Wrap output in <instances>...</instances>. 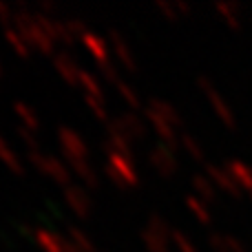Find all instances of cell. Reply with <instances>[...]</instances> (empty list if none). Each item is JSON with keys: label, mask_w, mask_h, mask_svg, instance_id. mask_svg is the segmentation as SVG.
Segmentation results:
<instances>
[{"label": "cell", "mask_w": 252, "mask_h": 252, "mask_svg": "<svg viewBox=\"0 0 252 252\" xmlns=\"http://www.w3.org/2000/svg\"><path fill=\"white\" fill-rule=\"evenodd\" d=\"M16 29L22 33L29 49H38L42 53H51L58 42V20L49 16H29V13H16L13 16Z\"/></svg>", "instance_id": "6da1fadb"}, {"label": "cell", "mask_w": 252, "mask_h": 252, "mask_svg": "<svg viewBox=\"0 0 252 252\" xmlns=\"http://www.w3.org/2000/svg\"><path fill=\"white\" fill-rule=\"evenodd\" d=\"M29 159L42 175H47L49 179H53V182L60 184V186L69 188L71 170L66 164H62V159H58V157H53V155H47V153H40V151L29 153Z\"/></svg>", "instance_id": "7a4b0ae2"}, {"label": "cell", "mask_w": 252, "mask_h": 252, "mask_svg": "<svg viewBox=\"0 0 252 252\" xmlns=\"http://www.w3.org/2000/svg\"><path fill=\"white\" fill-rule=\"evenodd\" d=\"M58 142H60V148H62V155H64V159L71 164V168L78 164H84V161H89V148L87 144H84V139L80 137L78 133H75L73 128H69V126H62L60 130H58Z\"/></svg>", "instance_id": "3957f363"}, {"label": "cell", "mask_w": 252, "mask_h": 252, "mask_svg": "<svg viewBox=\"0 0 252 252\" xmlns=\"http://www.w3.org/2000/svg\"><path fill=\"white\" fill-rule=\"evenodd\" d=\"M33 239L42 248V252H71L69 239H64V237L56 235L51 230H44V228H38L33 232Z\"/></svg>", "instance_id": "277c9868"}, {"label": "cell", "mask_w": 252, "mask_h": 252, "mask_svg": "<svg viewBox=\"0 0 252 252\" xmlns=\"http://www.w3.org/2000/svg\"><path fill=\"white\" fill-rule=\"evenodd\" d=\"M64 199H66V206H69L75 215H80V217H87V215L91 213V197L87 195L84 188L69 186L66 188Z\"/></svg>", "instance_id": "5b68a950"}, {"label": "cell", "mask_w": 252, "mask_h": 252, "mask_svg": "<svg viewBox=\"0 0 252 252\" xmlns=\"http://www.w3.org/2000/svg\"><path fill=\"white\" fill-rule=\"evenodd\" d=\"M53 66H56L58 75H60L64 82L69 84H80V78H82L84 71L78 69V64H75V60L71 56H66V53H60V56L53 60Z\"/></svg>", "instance_id": "8992f818"}, {"label": "cell", "mask_w": 252, "mask_h": 252, "mask_svg": "<svg viewBox=\"0 0 252 252\" xmlns=\"http://www.w3.org/2000/svg\"><path fill=\"white\" fill-rule=\"evenodd\" d=\"M0 161H2L7 168H11L16 175H20L22 170H25V166H22L20 157H18V153L13 151L11 146H9L7 142H4L2 137H0Z\"/></svg>", "instance_id": "52a82bcc"}, {"label": "cell", "mask_w": 252, "mask_h": 252, "mask_svg": "<svg viewBox=\"0 0 252 252\" xmlns=\"http://www.w3.org/2000/svg\"><path fill=\"white\" fill-rule=\"evenodd\" d=\"M4 40H7L9 47H11L20 58H27V56H29L31 49H29V44L25 42V38H22V33H20L18 29H4Z\"/></svg>", "instance_id": "ba28073f"}, {"label": "cell", "mask_w": 252, "mask_h": 252, "mask_svg": "<svg viewBox=\"0 0 252 252\" xmlns=\"http://www.w3.org/2000/svg\"><path fill=\"white\" fill-rule=\"evenodd\" d=\"M82 42H84V47L91 51V56L95 58L97 62H106V47H104V42H102L97 35H93V33H84L82 35Z\"/></svg>", "instance_id": "9c48e42d"}, {"label": "cell", "mask_w": 252, "mask_h": 252, "mask_svg": "<svg viewBox=\"0 0 252 252\" xmlns=\"http://www.w3.org/2000/svg\"><path fill=\"white\" fill-rule=\"evenodd\" d=\"M69 248L71 252H95L91 241H89V237L84 232H80L78 228H71V232H69Z\"/></svg>", "instance_id": "30bf717a"}, {"label": "cell", "mask_w": 252, "mask_h": 252, "mask_svg": "<svg viewBox=\"0 0 252 252\" xmlns=\"http://www.w3.org/2000/svg\"><path fill=\"white\" fill-rule=\"evenodd\" d=\"M16 115L20 118V122L25 124V128L27 130H38L40 128V120H38V115L31 111V106H27V104H22V102H16Z\"/></svg>", "instance_id": "8fae6325"}, {"label": "cell", "mask_w": 252, "mask_h": 252, "mask_svg": "<svg viewBox=\"0 0 252 252\" xmlns=\"http://www.w3.org/2000/svg\"><path fill=\"white\" fill-rule=\"evenodd\" d=\"M4 20H13V18H11V9H9L7 7V4H2V2H0V22H4Z\"/></svg>", "instance_id": "7c38bea8"}]
</instances>
